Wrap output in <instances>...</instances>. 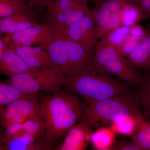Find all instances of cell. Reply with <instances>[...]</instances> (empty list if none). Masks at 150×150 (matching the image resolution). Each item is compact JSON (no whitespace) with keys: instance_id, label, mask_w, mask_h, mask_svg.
I'll return each mask as SVG.
<instances>
[{"instance_id":"52a82bcc","label":"cell","mask_w":150,"mask_h":150,"mask_svg":"<svg viewBox=\"0 0 150 150\" xmlns=\"http://www.w3.org/2000/svg\"><path fill=\"white\" fill-rule=\"evenodd\" d=\"M126 0H102L91 10L100 39L121 26V9Z\"/></svg>"},{"instance_id":"2e32d148","label":"cell","mask_w":150,"mask_h":150,"mask_svg":"<svg viewBox=\"0 0 150 150\" xmlns=\"http://www.w3.org/2000/svg\"><path fill=\"white\" fill-rule=\"evenodd\" d=\"M126 58L137 69L150 71V27L146 28L144 37Z\"/></svg>"},{"instance_id":"f1b7e54d","label":"cell","mask_w":150,"mask_h":150,"mask_svg":"<svg viewBox=\"0 0 150 150\" xmlns=\"http://www.w3.org/2000/svg\"><path fill=\"white\" fill-rule=\"evenodd\" d=\"M139 8L145 18H150V0H127Z\"/></svg>"},{"instance_id":"836d02e7","label":"cell","mask_w":150,"mask_h":150,"mask_svg":"<svg viewBox=\"0 0 150 150\" xmlns=\"http://www.w3.org/2000/svg\"><path fill=\"white\" fill-rule=\"evenodd\" d=\"M92 1L93 2L94 4H95L97 3L98 2L102 1V0H92Z\"/></svg>"},{"instance_id":"5bb4252c","label":"cell","mask_w":150,"mask_h":150,"mask_svg":"<svg viewBox=\"0 0 150 150\" xmlns=\"http://www.w3.org/2000/svg\"><path fill=\"white\" fill-rule=\"evenodd\" d=\"M38 24L31 10L28 8L21 13L0 18V33L12 34Z\"/></svg>"},{"instance_id":"d4e9b609","label":"cell","mask_w":150,"mask_h":150,"mask_svg":"<svg viewBox=\"0 0 150 150\" xmlns=\"http://www.w3.org/2000/svg\"><path fill=\"white\" fill-rule=\"evenodd\" d=\"M23 128L25 134L33 136L38 139L45 134L46 123L42 117H32L23 122Z\"/></svg>"},{"instance_id":"30bf717a","label":"cell","mask_w":150,"mask_h":150,"mask_svg":"<svg viewBox=\"0 0 150 150\" xmlns=\"http://www.w3.org/2000/svg\"><path fill=\"white\" fill-rule=\"evenodd\" d=\"M66 30L71 39L93 54L100 38L91 12L74 24L66 25Z\"/></svg>"},{"instance_id":"3957f363","label":"cell","mask_w":150,"mask_h":150,"mask_svg":"<svg viewBox=\"0 0 150 150\" xmlns=\"http://www.w3.org/2000/svg\"><path fill=\"white\" fill-rule=\"evenodd\" d=\"M48 22L51 25L52 35L47 49L51 59L67 77H74L91 64L93 54L71 39L64 25Z\"/></svg>"},{"instance_id":"5b68a950","label":"cell","mask_w":150,"mask_h":150,"mask_svg":"<svg viewBox=\"0 0 150 150\" xmlns=\"http://www.w3.org/2000/svg\"><path fill=\"white\" fill-rule=\"evenodd\" d=\"M93 60L105 71L133 86L140 87L144 79L114 44L103 37L95 48Z\"/></svg>"},{"instance_id":"d6986e66","label":"cell","mask_w":150,"mask_h":150,"mask_svg":"<svg viewBox=\"0 0 150 150\" xmlns=\"http://www.w3.org/2000/svg\"><path fill=\"white\" fill-rule=\"evenodd\" d=\"M115 142V133L110 127H100L93 132L92 136V144L96 150H111Z\"/></svg>"},{"instance_id":"4316f807","label":"cell","mask_w":150,"mask_h":150,"mask_svg":"<svg viewBox=\"0 0 150 150\" xmlns=\"http://www.w3.org/2000/svg\"><path fill=\"white\" fill-rule=\"evenodd\" d=\"M23 125V123H17L11 124L8 126L2 139V142L4 144H6L11 140L23 136L25 134Z\"/></svg>"},{"instance_id":"4dcf8cb0","label":"cell","mask_w":150,"mask_h":150,"mask_svg":"<svg viewBox=\"0 0 150 150\" xmlns=\"http://www.w3.org/2000/svg\"><path fill=\"white\" fill-rule=\"evenodd\" d=\"M28 8L32 9H42L46 7L49 3L53 0H25Z\"/></svg>"},{"instance_id":"9c48e42d","label":"cell","mask_w":150,"mask_h":150,"mask_svg":"<svg viewBox=\"0 0 150 150\" xmlns=\"http://www.w3.org/2000/svg\"><path fill=\"white\" fill-rule=\"evenodd\" d=\"M42 117V110L38 99L20 100L0 110V121L6 129L14 123H22L32 117Z\"/></svg>"},{"instance_id":"e575fe53","label":"cell","mask_w":150,"mask_h":150,"mask_svg":"<svg viewBox=\"0 0 150 150\" xmlns=\"http://www.w3.org/2000/svg\"><path fill=\"white\" fill-rule=\"evenodd\" d=\"M81 1H83L85 2L88 3V0H81Z\"/></svg>"},{"instance_id":"277c9868","label":"cell","mask_w":150,"mask_h":150,"mask_svg":"<svg viewBox=\"0 0 150 150\" xmlns=\"http://www.w3.org/2000/svg\"><path fill=\"white\" fill-rule=\"evenodd\" d=\"M84 103L81 121L93 129L105 126L142 110L137 96L130 94Z\"/></svg>"},{"instance_id":"d6a6232c","label":"cell","mask_w":150,"mask_h":150,"mask_svg":"<svg viewBox=\"0 0 150 150\" xmlns=\"http://www.w3.org/2000/svg\"><path fill=\"white\" fill-rule=\"evenodd\" d=\"M146 29L139 25H135L130 27V34L140 39H142L146 33Z\"/></svg>"},{"instance_id":"f546056e","label":"cell","mask_w":150,"mask_h":150,"mask_svg":"<svg viewBox=\"0 0 150 150\" xmlns=\"http://www.w3.org/2000/svg\"><path fill=\"white\" fill-rule=\"evenodd\" d=\"M112 150H142L141 148L133 141L118 143L112 146Z\"/></svg>"},{"instance_id":"ba28073f","label":"cell","mask_w":150,"mask_h":150,"mask_svg":"<svg viewBox=\"0 0 150 150\" xmlns=\"http://www.w3.org/2000/svg\"><path fill=\"white\" fill-rule=\"evenodd\" d=\"M47 21L69 25L91 13L88 3L81 0H53L46 6Z\"/></svg>"},{"instance_id":"603a6c76","label":"cell","mask_w":150,"mask_h":150,"mask_svg":"<svg viewBox=\"0 0 150 150\" xmlns=\"http://www.w3.org/2000/svg\"><path fill=\"white\" fill-rule=\"evenodd\" d=\"M28 8L25 0H0V18L21 13Z\"/></svg>"},{"instance_id":"8fae6325","label":"cell","mask_w":150,"mask_h":150,"mask_svg":"<svg viewBox=\"0 0 150 150\" xmlns=\"http://www.w3.org/2000/svg\"><path fill=\"white\" fill-rule=\"evenodd\" d=\"M11 41L18 46L40 45L47 49L52 35L51 25L48 21L16 33L9 34Z\"/></svg>"},{"instance_id":"83f0119b","label":"cell","mask_w":150,"mask_h":150,"mask_svg":"<svg viewBox=\"0 0 150 150\" xmlns=\"http://www.w3.org/2000/svg\"><path fill=\"white\" fill-rule=\"evenodd\" d=\"M142 39L130 34L121 46L117 48L118 51L122 56L126 57L136 48Z\"/></svg>"},{"instance_id":"7a4b0ae2","label":"cell","mask_w":150,"mask_h":150,"mask_svg":"<svg viewBox=\"0 0 150 150\" xmlns=\"http://www.w3.org/2000/svg\"><path fill=\"white\" fill-rule=\"evenodd\" d=\"M112 77L93 59L84 69L69 79L66 85L71 93L83 98L85 103L130 94L127 86Z\"/></svg>"},{"instance_id":"8992f818","label":"cell","mask_w":150,"mask_h":150,"mask_svg":"<svg viewBox=\"0 0 150 150\" xmlns=\"http://www.w3.org/2000/svg\"><path fill=\"white\" fill-rule=\"evenodd\" d=\"M69 79L56 67L49 69H35L10 78V84L24 92L38 93L43 91L55 93Z\"/></svg>"},{"instance_id":"484cf974","label":"cell","mask_w":150,"mask_h":150,"mask_svg":"<svg viewBox=\"0 0 150 150\" xmlns=\"http://www.w3.org/2000/svg\"><path fill=\"white\" fill-rule=\"evenodd\" d=\"M130 27L121 25L103 37L118 48L130 35Z\"/></svg>"},{"instance_id":"7402d4cb","label":"cell","mask_w":150,"mask_h":150,"mask_svg":"<svg viewBox=\"0 0 150 150\" xmlns=\"http://www.w3.org/2000/svg\"><path fill=\"white\" fill-rule=\"evenodd\" d=\"M131 115L110 124V128L115 134L124 136H131L136 130L137 122V115Z\"/></svg>"},{"instance_id":"1f68e13d","label":"cell","mask_w":150,"mask_h":150,"mask_svg":"<svg viewBox=\"0 0 150 150\" xmlns=\"http://www.w3.org/2000/svg\"><path fill=\"white\" fill-rule=\"evenodd\" d=\"M10 43V37L9 34H6L4 37L1 36L0 38V59L9 47Z\"/></svg>"},{"instance_id":"4fadbf2b","label":"cell","mask_w":150,"mask_h":150,"mask_svg":"<svg viewBox=\"0 0 150 150\" xmlns=\"http://www.w3.org/2000/svg\"><path fill=\"white\" fill-rule=\"evenodd\" d=\"M93 129L85 122L74 125L67 133L65 139L59 150H86L91 142Z\"/></svg>"},{"instance_id":"ac0fdd59","label":"cell","mask_w":150,"mask_h":150,"mask_svg":"<svg viewBox=\"0 0 150 150\" xmlns=\"http://www.w3.org/2000/svg\"><path fill=\"white\" fill-rule=\"evenodd\" d=\"M136 130L131 136V141L137 144L142 150H150V120L146 119L142 111L137 115Z\"/></svg>"},{"instance_id":"44dd1931","label":"cell","mask_w":150,"mask_h":150,"mask_svg":"<svg viewBox=\"0 0 150 150\" xmlns=\"http://www.w3.org/2000/svg\"><path fill=\"white\" fill-rule=\"evenodd\" d=\"M121 25L129 27L146 19L139 8L127 0L121 9Z\"/></svg>"},{"instance_id":"6da1fadb","label":"cell","mask_w":150,"mask_h":150,"mask_svg":"<svg viewBox=\"0 0 150 150\" xmlns=\"http://www.w3.org/2000/svg\"><path fill=\"white\" fill-rule=\"evenodd\" d=\"M40 103L46 123V131L41 142L49 149L81 120L84 103L77 96L67 91L43 96Z\"/></svg>"},{"instance_id":"cb8c5ba5","label":"cell","mask_w":150,"mask_h":150,"mask_svg":"<svg viewBox=\"0 0 150 150\" xmlns=\"http://www.w3.org/2000/svg\"><path fill=\"white\" fill-rule=\"evenodd\" d=\"M137 97L144 117L150 120V76L144 79Z\"/></svg>"},{"instance_id":"7c38bea8","label":"cell","mask_w":150,"mask_h":150,"mask_svg":"<svg viewBox=\"0 0 150 150\" xmlns=\"http://www.w3.org/2000/svg\"><path fill=\"white\" fill-rule=\"evenodd\" d=\"M16 51L30 67L36 69H49L56 67L49 51L42 46H18L13 44Z\"/></svg>"},{"instance_id":"e0dca14e","label":"cell","mask_w":150,"mask_h":150,"mask_svg":"<svg viewBox=\"0 0 150 150\" xmlns=\"http://www.w3.org/2000/svg\"><path fill=\"white\" fill-rule=\"evenodd\" d=\"M38 93L24 92L11 84L0 83V107L1 108L20 100L38 99Z\"/></svg>"},{"instance_id":"ffe728a7","label":"cell","mask_w":150,"mask_h":150,"mask_svg":"<svg viewBox=\"0 0 150 150\" xmlns=\"http://www.w3.org/2000/svg\"><path fill=\"white\" fill-rule=\"evenodd\" d=\"M38 139L36 137L28 135L23 134V136L11 140L4 144L1 149L11 150H26L48 149V148L42 142L38 144L34 142Z\"/></svg>"},{"instance_id":"9a60e30c","label":"cell","mask_w":150,"mask_h":150,"mask_svg":"<svg viewBox=\"0 0 150 150\" xmlns=\"http://www.w3.org/2000/svg\"><path fill=\"white\" fill-rule=\"evenodd\" d=\"M30 67L22 59L16 51L11 41L9 47L0 59V72L10 78L19 74L35 69Z\"/></svg>"}]
</instances>
